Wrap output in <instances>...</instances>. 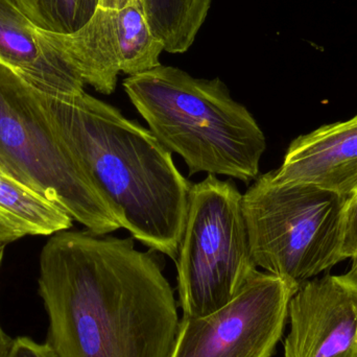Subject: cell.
Segmentation results:
<instances>
[{
    "label": "cell",
    "mask_w": 357,
    "mask_h": 357,
    "mask_svg": "<svg viewBox=\"0 0 357 357\" xmlns=\"http://www.w3.org/2000/svg\"><path fill=\"white\" fill-rule=\"evenodd\" d=\"M46 344L58 357H169L175 294L153 254L134 239L64 230L40 255Z\"/></svg>",
    "instance_id": "cell-1"
},
{
    "label": "cell",
    "mask_w": 357,
    "mask_h": 357,
    "mask_svg": "<svg viewBox=\"0 0 357 357\" xmlns=\"http://www.w3.org/2000/svg\"><path fill=\"white\" fill-rule=\"evenodd\" d=\"M42 100L112 206L123 229L176 260L191 183L149 129L85 91Z\"/></svg>",
    "instance_id": "cell-2"
},
{
    "label": "cell",
    "mask_w": 357,
    "mask_h": 357,
    "mask_svg": "<svg viewBox=\"0 0 357 357\" xmlns=\"http://www.w3.org/2000/svg\"><path fill=\"white\" fill-rule=\"evenodd\" d=\"M123 88L155 137L182 157L189 176L207 173L245 183L258 178L264 132L220 79H195L159 65L128 77Z\"/></svg>",
    "instance_id": "cell-3"
},
{
    "label": "cell",
    "mask_w": 357,
    "mask_h": 357,
    "mask_svg": "<svg viewBox=\"0 0 357 357\" xmlns=\"http://www.w3.org/2000/svg\"><path fill=\"white\" fill-rule=\"evenodd\" d=\"M0 173L47 197L94 234L121 228L112 206L50 116L41 91L1 64Z\"/></svg>",
    "instance_id": "cell-4"
},
{
    "label": "cell",
    "mask_w": 357,
    "mask_h": 357,
    "mask_svg": "<svg viewBox=\"0 0 357 357\" xmlns=\"http://www.w3.org/2000/svg\"><path fill=\"white\" fill-rule=\"evenodd\" d=\"M347 201L314 185L278 184L271 172L256 178L243 195L256 266L299 287L346 260Z\"/></svg>",
    "instance_id": "cell-5"
},
{
    "label": "cell",
    "mask_w": 357,
    "mask_h": 357,
    "mask_svg": "<svg viewBox=\"0 0 357 357\" xmlns=\"http://www.w3.org/2000/svg\"><path fill=\"white\" fill-rule=\"evenodd\" d=\"M175 261L183 317L220 310L255 276L243 195L232 180L208 175L191 185Z\"/></svg>",
    "instance_id": "cell-6"
},
{
    "label": "cell",
    "mask_w": 357,
    "mask_h": 357,
    "mask_svg": "<svg viewBox=\"0 0 357 357\" xmlns=\"http://www.w3.org/2000/svg\"><path fill=\"white\" fill-rule=\"evenodd\" d=\"M299 287L258 271L241 293L203 317H183L169 357H272Z\"/></svg>",
    "instance_id": "cell-7"
},
{
    "label": "cell",
    "mask_w": 357,
    "mask_h": 357,
    "mask_svg": "<svg viewBox=\"0 0 357 357\" xmlns=\"http://www.w3.org/2000/svg\"><path fill=\"white\" fill-rule=\"evenodd\" d=\"M284 357H357V276L326 275L289 301Z\"/></svg>",
    "instance_id": "cell-8"
},
{
    "label": "cell",
    "mask_w": 357,
    "mask_h": 357,
    "mask_svg": "<svg viewBox=\"0 0 357 357\" xmlns=\"http://www.w3.org/2000/svg\"><path fill=\"white\" fill-rule=\"evenodd\" d=\"M271 175L278 184L303 183L350 197L357 190V114L296 138Z\"/></svg>",
    "instance_id": "cell-9"
},
{
    "label": "cell",
    "mask_w": 357,
    "mask_h": 357,
    "mask_svg": "<svg viewBox=\"0 0 357 357\" xmlns=\"http://www.w3.org/2000/svg\"><path fill=\"white\" fill-rule=\"evenodd\" d=\"M0 64L50 96L85 91L81 75L40 36L16 0H0Z\"/></svg>",
    "instance_id": "cell-10"
},
{
    "label": "cell",
    "mask_w": 357,
    "mask_h": 357,
    "mask_svg": "<svg viewBox=\"0 0 357 357\" xmlns=\"http://www.w3.org/2000/svg\"><path fill=\"white\" fill-rule=\"evenodd\" d=\"M38 31L75 69L86 85L107 96L114 92L121 73L115 10L100 6L89 22L71 35Z\"/></svg>",
    "instance_id": "cell-11"
},
{
    "label": "cell",
    "mask_w": 357,
    "mask_h": 357,
    "mask_svg": "<svg viewBox=\"0 0 357 357\" xmlns=\"http://www.w3.org/2000/svg\"><path fill=\"white\" fill-rule=\"evenodd\" d=\"M0 215L25 236H52L73 227V218L60 206L0 173Z\"/></svg>",
    "instance_id": "cell-12"
},
{
    "label": "cell",
    "mask_w": 357,
    "mask_h": 357,
    "mask_svg": "<svg viewBox=\"0 0 357 357\" xmlns=\"http://www.w3.org/2000/svg\"><path fill=\"white\" fill-rule=\"evenodd\" d=\"M153 33L171 54L192 45L207 17L211 0H140Z\"/></svg>",
    "instance_id": "cell-13"
},
{
    "label": "cell",
    "mask_w": 357,
    "mask_h": 357,
    "mask_svg": "<svg viewBox=\"0 0 357 357\" xmlns=\"http://www.w3.org/2000/svg\"><path fill=\"white\" fill-rule=\"evenodd\" d=\"M117 29L121 38V73L139 75L160 64L165 45L153 33L140 0H132L121 10H115Z\"/></svg>",
    "instance_id": "cell-14"
},
{
    "label": "cell",
    "mask_w": 357,
    "mask_h": 357,
    "mask_svg": "<svg viewBox=\"0 0 357 357\" xmlns=\"http://www.w3.org/2000/svg\"><path fill=\"white\" fill-rule=\"evenodd\" d=\"M40 31L71 35L85 26L100 8V0H16Z\"/></svg>",
    "instance_id": "cell-15"
},
{
    "label": "cell",
    "mask_w": 357,
    "mask_h": 357,
    "mask_svg": "<svg viewBox=\"0 0 357 357\" xmlns=\"http://www.w3.org/2000/svg\"><path fill=\"white\" fill-rule=\"evenodd\" d=\"M343 251L346 259H351L350 272L357 276V190L348 197Z\"/></svg>",
    "instance_id": "cell-16"
},
{
    "label": "cell",
    "mask_w": 357,
    "mask_h": 357,
    "mask_svg": "<svg viewBox=\"0 0 357 357\" xmlns=\"http://www.w3.org/2000/svg\"><path fill=\"white\" fill-rule=\"evenodd\" d=\"M8 357H58L47 344H39L29 337L14 340Z\"/></svg>",
    "instance_id": "cell-17"
},
{
    "label": "cell",
    "mask_w": 357,
    "mask_h": 357,
    "mask_svg": "<svg viewBox=\"0 0 357 357\" xmlns=\"http://www.w3.org/2000/svg\"><path fill=\"white\" fill-rule=\"evenodd\" d=\"M25 235L19 231L14 225L10 224L8 220L0 215V243H14L18 239L22 238Z\"/></svg>",
    "instance_id": "cell-18"
},
{
    "label": "cell",
    "mask_w": 357,
    "mask_h": 357,
    "mask_svg": "<svg viewBox=\"0 0 357 357\" xmlns=\"http://www.w3.org/2000/svg\"><path fill=\"white\" fill-rule=\"evenodd\" d=\"M0 268H1V266H0ZM13 344H14V340L6 335V331L2 329L1 325H0V357L10 356Z\"/></svg>",
    "instance_id": "cell-19"
},
{
    "label": "cell",
    "mask_w": 357,
    "mask_h": 357,
    "mask_svg": "<svg viewBox=\"0 0 357 357\" xmlns=\"http://www.w3.org/2000/svg\"><path fill=\"white\" fill-rule=\"evenodd\" d=\"M131 1L132 0H100V6L110 10H121Z\"/></svg>",
    "instance_id": "cell-20"
},
{
    "label": "cell",
    "mask_w": 357,
    "mask_h": 357,
    "mask_svg": "<svg viewBox=\"0 0 357 357\" xmlns=\"http://www.w3.org/2000/svg\"><path fill=\"white\" fill-rule=\"evenodd\" d=\"M6 243H0V266L2 264V259H3L4 251H6Z\"/></svg>",
    "instance_id": "cell-21"
}]
</instances>
